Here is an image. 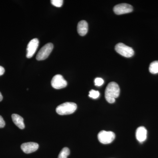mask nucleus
Here are the masks:
<instances>
[{
	"instance_id": "2",
	"label": "nucleus",
	"mask_w": 158,
	"mask_h": 158,
	"mask_svg": "<svg viewBox=\"0 0 158 158\" xmlns=\"http://www.w3.org/2000/svg\"><path fill=\"white\" fill-rule=\"evenodd\" d=\"M77 109L76 104L67 102L59 105L56 109V111L60 115H66L74 113Z\"/></svg>"
},
{
	"instance_id": "4",
	"label": "nucleus",
	"mask_w": 158,
	"mask_h": 158,
	"mask_svg": "<svg viewBox=\"0 0 158 158\" xmlns=\"http://www.w3.org/2000/svg\"><path fill=\"white\" fill-rule=\"evenodd\" d=\"M53 44L52 43H48L40 50L37 53L36 59L38 61L45 60L47 59L53 49Z\"/></svg>"
},
{
	"instance_id": "14",
	"label": "nucleus",
	"mask_w": 158,
	"mask_h": 158,
	"mask_svg": "<svg viewBox=\"0 0 158 158\" xmlns=\"http://www.w3.org/2000/svg\"><path fill=\"white\" fill-rule=\"evenodd\" d=\"M70 154V150L69 148L65 147L62 148L61 151L59 153L58 158H67L68 156Z\"/></svg>"
},
{
	"instance_id": "20",
	"label": "nucleus",
	"mask_w": 158,
	"mask_h": 158,
	"mask_svg": "<svg viewBox=\"0 0 158 158\" xmlns=\"http://www.w3.org/2000/svg\"><path fill=\"white\" fill-rule=\"evenodd\" d=\"M3 99V96L2 95V94L0 92V102L2 101Z\"/></svg>"
},
{
	"instance_id": "1",
	"label": "nucleus",
	"mask_w": 158,
	"mask_h": 158,
	"mask_svg": "<svg viewBox=\"0 0 158 158\" xmlns=\"http://www.w3.org/2000/svg\"><path fill=\"white\" fill-rule=\"evenodd\" d=\"M120 93V88L116 82H111L108 84L105 90V98L110 103L115 102V99Z\"/></svg>"
},
{
	"instance_id": "5",
	"label": "nucleus",
	"mask_w": 158,
	"mask_h": 158,
	"mask_svg": "<svg viewBox=\"0 0 158 158\" xmlns=\"http://www.w3.org/2000/svg\"><path fill=\"white\" fill-rule=\"evenodd\" d=\"M115 137V134L113 132L105 131L100 132L98 136L99 141L103 144H110L114 141Z\"/></svg>"
},
{
	"instance_id": "7",
	"label": "nucleus",
	"mask_w": 158,
	"mask_h": 158,
	"mask_svg": "<svg viewBox=\"0 0 158 158\" xmlns=\"http://www.w3.org/2000/svg\"><path fill=\"white\" fill-rule=\"evenodd\" d=\"M133 10L132 6L126 3L118 4L114 6L113 8L114 13L118 15L130 13L132 12Z\"/></svg>"
},
{
	"instance_id": "9",
	"label": "nucleus",
	"mask_w": 158,
	"mask_h": 158,
	"mask_svg": "<svg viewBox=\"0 0 158 158\" xmlns=\"http://www.w3.org/2000/svg\"><path fill=\"white\" fill-rule=\"evenodd\" d=\"M39 148V145L35 142H27L22 144L21 148L26 154L31 153L36 151Z\"/></svg>"
},
{
	"instance_id": "12",
	"label": "nucleus",
	"mask_w": 158,
	"mask_h": 158,
	"mask_svg": "<svg viewBox=\"0 0 158 158\" xmlns=\"http://www.w3.org/2000/svg\"><path fill=\"white\" fill-rule=\"evenodd\" d=\"M11 118L14 124L20 129H23L25 128L23 118L22 116L16 114H13L11 115Z\"/></svg>"
},
{
	"instance_id": "19",
	"label": "nucleus",
	"mask_w": 158,
	"mask_h": 158,
	"mask_svg": "<svg viewBox=\"0 0 158 158\" xmlns=\"http://www.w3.org/2000/svg\"><path fill=\"white\" fill-rule=\"evenodd\" d=\"M5 69L2 66H0V76L2 75L5 73Z\"/></svg>"
},
{
	"instance_id": "11",
	"label": "nucleus",
	"mask_w": 158,
	"mask_h": 158,
	"mask_svg": "<svg viewBox=\"0 0 158 158\" xmlns=\"http://www.w3.org/2000/svg\"><path fill=\"white\" fill-rule=\"evenodd\" d=\"M77 32L81 36H84L88 32V24L85 20L79 22L77 25Z\"/></svg>"
},
{
	"instance_id": "6",
	"label": "nucleus",
	"mask_w": 158,
	"mask_h": 158,
	"mask_svg": "<svg viewBox=\"0 0 158 158\" xmlns=\"http://www.w3.org/2000/svg\"><path fill=\"white\" fill-rule=\"evenodd\" d=\"M51 85L55 89H61L67 86V82L61 75L57 74L52 79Z\"/></svg>"
},
{
	"instance_id": "15",
	"label": "nucleus",
	"mask_w": 158,
	"mask_h": 158,
	"mask_svg": "<svg viewBox=\"0 0 158 158\" xmlns=\"http://www.w3.org/2000/svg\"><path fill=\"white\" fill-rule=\"evenodd\" d=\"M99 95V92L97 90H91L89 91V96L91 98L96 99L98 98Z\"/></svg>"
},
{
	"instance_id": "16",
	"label": "nucleus",
	"mask_w": 158,
	"mask_h": 158,
	"mask_svg": "<svg viewBox=\"0 0 158 158\" xmlns=\"http://www.w3.org/2000/svg\"><path fill=\"white\" fill-rule=\"evenodd\" d=\"M52 5L56 7H61L63 4V1L62 0H52L51 1Z\"/></svg>"
},
{
	"instance_id": "3",
	"label": "nucleus",
	"mask_w": 158,
	"mask_h": 158,
	"mask_svg": "<svg viewBox=\"0 0 158 158\" xmlns=\"http://www.w3.org/2000/svg\"><path fill=\"white\" fill-rule=\"evenodd\" d=\"M115 50L119 55L126 58H130L134 55V51L132 48L122 43L116 44L115 46Z\"/></svg>"
},
{
	"instance_id": "17",
	"label": "nucleus",
	"mask_w": 158,
	"mask_h": 158,
	"mask_svg": "<svg viewBox=\"0 0 158 158\" xmlns=\"http://www.w3.org/2000/svg\"><path fill=\"white\" fill-rule=\"evenodd\" d=\"M104 84V80L101 78L98 77L94 80V84L95 86H101Z\"/></svg>"
},
{
	"instance_id": "18",
	"label": "nucleus",
	"mask_w": 158,
	"mask_h": 158,
	"mask_svg": "<svg viewBox=\"0 0 158 158\" xmlns=\"http://www.w3.org/2000/svg\"><path fill=\"white\" fill-rule=\"evenodd\" d=\"M5 125H6V123H5V122L4 121L3 117L0 116V128L4 127Z\"/></svg>"
},
{
	"instance_id": "8",
	"label": "nucleus",
	"mask_w": 158,
	"mask_h": 158,
	"mask_svg": "<svg viewBox=\"0 0 158 158\" xmlns=\"http://www.w3.org/2000/svg\"><path fill=\"white\" fill-rule=\"evenodd\" d=\"M39 43V40L37 38H34L30 41L27 48V58L30 59L34 56L38 48Z\"/></svg>"
},
{
	"instance_id": "10",
	"label": "nucleus",
	"mask_w": 158,
	"mask_h": 158,
	"mask_svg": "<svg viewBox=\"0 0 158 158\" xmlns=\"http://www.w3.org/2000/svg\"><path fill=\"white\" fill-rule=\"evenodd\" d=\"M147 131L144 127H140L137 128L136 131V137L139 142L142 143L146 140Z\"/></svg>"
},
{
	"instance_id": "13",
	"label": "nucleus",
	"mask_w": 158,
	"mask_h": 158,
	"mask_svg": "<svg viewBox=\"0 0 158 158\" xmlns=\"http://www.w3.org/2000/svg\"><path fill=\"white\" fill-rule=\"evenodd\" d=\"M149 70L150 72L152 74L158 73V61H154L151 63Z\"/></svg>"
}]
</instances>
